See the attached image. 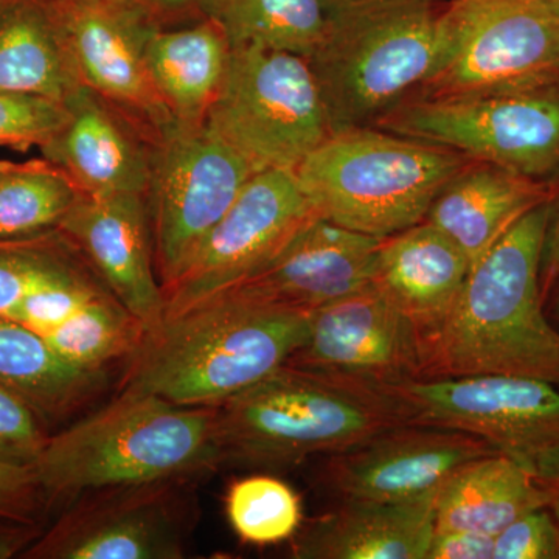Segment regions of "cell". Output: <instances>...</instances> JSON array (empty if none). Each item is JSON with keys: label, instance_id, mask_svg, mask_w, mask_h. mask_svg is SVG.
Here are the masks:
<instances>
[{"label": "cell", "instance_id": "d590c367", "mask_svg": "<svg viewBox=\"0 0 559 559\" xmlns=\"http://www.w3.org/2000/svg\"><path fill=\"white\" fill-rule=\"evenodd\" d=\"M495 536L466 530H436L426 559H492Z\"/></svg>", "mask_w": 559, "mask_h": 559}, {"label": "cell", "instance_id": "7bdbcfd3", "mask_svg": "<svg viewBox=\"0 0 559 559\" xmlns=\"http://www.w3.org/2000/svg\"><path fill=\"white\" fill-rule=\"evenodd\" d=\"M3 2H5V0H0V9H2Z\"/></svg>", "mask_w": 559, "mask_h": 559}, {"label": "cell", "instance_id": "d6986e66", "mask_svg": "<svg viewBox=\"0 0 559 559\" xmlns=\"http://www.w3.org/2000/svg\"><path fill=\"white\" fill-rule=\"evenodd\" d=\"M381 241L319 216L267 266L234 288L285 307L314 311L373 282Z\"/></svg>", "mask_w": 559, "mask_h": 559}, {"label": "cell", "instance_id": "44dd1931", "mask_svg": "<svg viewBox=\"0 0 559 559\" xmlns=\"http://www.w3.org/2000/svg\"><path fill=\"white\" fill-rule=\"evenodd\" d=\"M555 197L547 180L471 160L440 191L425 221L447 235L473 266L522 216Z\"/></svg>", "mask_w": 559, "mask_h": 559}, {"label": "cell", "instance_id": "ffe728a7", "mask_svg": "<svg viewBox=\"0 0 559 559\" xmlns=\"http://www.w3.org/2000/svg\"><path fill=\"white\" fill-rule=\"evenodd\" d=\"M436 498L412 502L341 500L336 509L301 524L296 559H426L436 533Z\"/></svg>", "mask_w": 559, "mask_h": 559}, {"label": "cell", "instance_id": "60d3db41", "mask_svg": "<svg viewBox=\"0 0 559 559\" xmlns=\"http://www.w3.org/2000/svg\"><path fill=\"white\" fill-rule=\"evenodd\" d=\"M555 310H557V314L559 318V289H558L557 301H555Z\"/></svg>", "mask_w": 559, "mask_h": 559}, {"label": "cell", "instance_id": "52a82bcc", "mask_svg": "<svg viewBox=\"0 0 559 559\" xmlns=\"http://www.w3.org/2000/svg\"><path fill=\"white\" fill-rule=\"evenodd\" d=\"M426 97H471L559 83L551 0H451L439 16Z\"/></svg>", "mask_w": 559, "mask_h": 559}, {"label": "cell", "instance_id": "603a6c76", "mask_svg": "<svg viewBox=\"0 0 559 559\" xmlns=\"http://www.w3.org/2000/svg\"><path fill=\"white\" fill-rule=\"evenodd\" d=\"M230 43L218 22L204 16L187 27H157L146 46L150 79L173 120L205 124L230 60Z\"/></svg>", "mask_w": 559, "mask_h": 559}, {"label": "cell", "instance_id": "30bf717a", "mask_svg": "<svg viewBox=\"0 0 559 559\" xmlns=\"http://www.w3.org/2000/svg\"><path fill=\"white\" fill-rule=\"evenodd\" d=\"M412 423L473 433L546 487L559 480V385L536 378L476 374L418 378L389 388Z\"/></svg>", "mask_w": 559, "mask_h": 559}, {"label": "cell", "instance_id": "836d02e7", "mask_svg": "<svg viewBox=\"0 0 559 559\" xmlns=\"http://www.w3.org/2000/svg\"><path fill=\"white\" fill-rule=\"evenodd\" d=\"M492 559H559V524L549 507L522 514L496 535Z\"/></svg>", "mask_w": 559, "mask_h": 559}, {"label": "cell", "instance_id": "ba28073f", "mask_svg": "<svg viewBox=\"0 0 559 559\" xmlns=\"http://www.w3.org/2000/svg\"><path fill=\"white\" fill-rule=\"evenodd\" d=\"M205 124L253 171H296L333 134L310 60L289 51L231 49Z\"/></svg>", "mask_w": 559, "mask_h": 559}, {"label": "cell", "instance_id": "74e56055", "mask_svg": "<svg viewBox=\"0 0 559 559\" xmlns=\"http://www.w3.org/2000/svg\"><path fill=\"white\" fill-rule=\"evenodd\" d=\"M40 536L36 524L0 521V559H10L24 554Z\"/></svg>", "mask_w": 559, "mask_h": 559}, {"label": "cell", "instance_id": "7a4b0ae2", "mask_svg": "<svg viewBox=\"0 0 559 559\" xmlns=\"http://www.w3.org/2000/svg\"><path fill=\"white\" fill-rule=\"evenodd\" d=\"M310 318L224 290L146 330L121 384L179 406H218L285 366L307 340Z\"/></svg>", "mask_w": 559, "mask_h": 559}, {"label": "cell", "instance_id": "4dcf8cb0", "mask_svg": "<svg viewBox=\"0 0 559 559\" xmlns=\"http://www.w3.org/2000/svg\"><path fill=\"white\" fill-rule=\"evenodd\" d=\"M79 250L60 229L0 240V318H13L25 296Z\"/></svg>", "mask_w": 559, "mask_h": 559}, {"label": "cell", "instance_id": "8fae6325", "mask_svg": "<svg viewBox=\"0 0 559 559\" xmlns=\"http://www.w3.org/2000/svg\"><path fill=\"white\" fill-rule=\"evenodd\" d=\"M255 175L207 124L175 121L153 143L145 197L162 286L178 274Z\"/></svg>", "mask_w": 559, "mask_h": 559}, {"label": "cell", "instance_id": "f35d334b", "mask_svg": "<svg viewBox=\"0 0 559 559\" xmlns=\"http://www.w3.org/2000/svg\"><path fill=\"white\" fill-rule=\"evenodd\" d=\"M134 2L142 7L160 27H164L165 21H171L173 17L183 16L193 11L204 13L205 9V0H134Z\"/></svg>", "mask_w": 559, "mask_h": 559}, {"label": "cell", "instance_id": "6da1fadb", "mask_svg": "<svg viewBox=\"0 0 559 559\" xmlns=\"http://www.w3.org/2000/svg\"><path fill=\"white\" fill-rule=\"evenodd\" d=\"M551 201L471 266L454 308L425 342L421 378L509 374L559 385V331L544 314L540 261Z\"/></svg>", "mask_w": 559, "mask_h": 559}, {"label": "cell", "instance_id": "ac0fdd59", "mask_svg": "<svg viewBox=\"0 0 559 559\" xmlns=\"http://www.w3.org/2000/svg\"><path fill=\"white\" fill-rule=\"evenodd\" d=\"M68 120L40 148L86 197L146 194L153 140L86 86L64 102Z\"/></svg>", "mask_w": 559, "mask_h": 559}, {"label": "cell", "instance_id": "d6a6232c", "mask_svg": "<svg viewBox=\"0 0 559 559\" xmlns=\"http://www.w3.org/2000/svg\"><path fill=\"white\" fill-rule=\"evenodd\" d=\"M43 421L27 401L0 384V460L35 469L49 440Z\"/></svg>", "mask_w": 559, "mask_h": 559}, {"label": "cell", "instance_id": "3957f363", "mask_svg": "<svg viewBox=\"0 0 559 559\" xmlns=\"http://www.w3.org/2000/svg\"><path fill=\"white\" fill-rule=\"evenodd\" d=\"M223 466L215 406H179L121 390L108 406L49 437L35 465L46 506L98 489L186 480Z\"/></svg>", "mask_w": 559, "mask_h": 559}, {"label": "cell", "instance_id": "e0dca14e", "mask_svg": "<svg viewBox=\"0 0 559 559\" xmlns=\"http://www.w3.org/2000/svg\"><path fill=\"white\" fill-rule=\"evenodd\" d=\"M60 229L83 252L112 296L146 330L164 319V286L157 274L145 194H81Z\"/></svg>", "mask_w": 559, "mask_h": 559}, {"label": "cell", "instance_id": "b9f144b4", "mask_svg": "<svg viewBox=\"0 0 559 559\" xmlns=\"http://www.w3.org/2000/svg\"><path fill=\"white\" fill-rule=\"evenodd\" d=\"M551 2H554V3H555V5H557V7H558V9H559V0H551Z\"/></svg>", "mask_w": 559, "mask_h": 559}, {"label": "cell", "instance_id": "cb8c5ba5", "mask_svg": "<svg viewBox=\"0 0 559 559\" xmlns=\"http://www.w3.org/2000/svg\"><path fill=\"white\" fill-rule=\"evenodd\" d=\"M551 491L516 462L489 454L466 463L436 498V530L496 536L528 511L549 507Z\"/></svg>", "mask_w": 559, "mask_h": 559}, {"label": "cell", "instance_id": "9c48e42d", "mask_svg": "<svg viewBox=\"0 0 559 559\" xmlns=\"http://www.w3.org/2000/svg\"><path fill=\"white\" fill-rule=\"evenodd\" d=\"M377 124L528 178L544 180L559 170V83L399 103Z\"/></svg>", "mask_w": 559, "mask_h": 559}, {"label": "cell", "instance_id": "1f68e13d", "mask_svg": "<svg viewBox=\"0 0 559 559\" xmlns=\"http://www.w3.org/2000/svg\"><path fill=\"white\" fill-rule=\"evenodd\" d=\"M66 103L40 95L0 92V146L27 153L43 148L68 120Z\"/></svg>", "mask_w": 559, "mask_h": 559}, {"label": "cell", "instance_id": "8992f818", "mask_svg": "<svg viewBox=\"0 0 559 559\" xmlns=\"http://www.w3.org/2000/svg\"><path fill=\"white\" fill-rule=\"evenodd\" d=\"M325 27L310 64L331 128L366 127L421 86L436 60V0H323Z\"/></svg>", "mask_w": 559, "mask_h": 559}, {"label": "cell", "instance_id": "8d00e7d4", "mask_svg": "<svg viewBox=\"0 0 559 559\" xmlns=\"http://www.w3.org/2000/svg\"><path fill=\"white\" fill-rule=\"evenodd\" d=\"M559 280V197L551 201L549 226L544 241L543 261H540V289L544 300Z\"/></svg>", "mask_w": 559, "mask_h": 559}, {"label": "cell", "instance_id": "f546056e", "mask_svg": "<svg viewBox=\"0 0 559 559\" xmlns=\"http://www.w3.org/2000/svg\"><path fill=\"white\" fill-rule=\"evenodd\" d=\"M226 513L238 538L252 546L293 539L304 524L300 496L285 481L264 474L230 485Z\"/></svg>", "mask_w": 559, "mask_h": 559}, {"label": "cell", "instance_id": "5bb4252c", "mask_svg": "<svg viewBox=\"0 0 559 559\" xmlns=\"http://www.w3.org/2000/svg\"><path fill=\"white\" fill-rule=\"evenodd\" d=\"M80 83L130 117L153 142L175 123L146 66L157 22L134 0H47Z\"/></svg>", "mask_w": 559, "mask_h": 559}, {"label": "cell", "instance_id": "d4e9b609", "mask_svg": "<svg viewBox=\"0 0 559 559\" xmlns=\"http://www.w3.org/2000/svg\"><path fill=\"white\" fill-rule=\"evenodd\" d=\"M80 86L47 0H5L0 9V92L64 103Z\"/></svg>", "mask_w": 559, "mask_h": 559}, {"label": "cell", "instance_id": "4fadbf2b", "mask_svg": "<svg viewBox=\"0 0 559 559\" xmlns=\"http://www.w3.org/2000/svg\"><path fill=\"white\" fill-rule=\"evenodd\" d=\"M183 485L165 480L86 492L22 558H183L197 522V506Z\"/></svg>", "mask_w": 559, "mask_h": 559}, {"label": "cell", "instance_id": "ab89813d", "mask_svg": "<svg viewBox=\"0 0 559 559\" xmlns=\"http://www.w3.org/2000/svg\"><path fill=\"white\" fill-rule=\"evenodd\" d=\"M550 491L551 499L549 509L551 510V513H554V516L557 518L559 524V480L550 488Z\"/></svg>", "mask_w": 559, "mask_h": 559}, {"label": "cell", "instance_id": "277c9868", "mask_svg": "<svg viewBox=\"0 0 559 559\" xmlns=\"http://www.w3.org/2000/svg\"><path fill=\"white\" fill-rule=\"evenodd\" d=\"M223 465L286 469L412 423L404 401L369 382L285 366L215 406Z\"/></svg>", "mask_w": 559, "mask_h": 559}, {"label": "cell", "instance_id": "7402d4cb", "mask_svg": "<svg viewBox=\"0 0 559 559\" xmlns=\"http://www.w3.org/2000/svg\"><path fill=\"white\" fill-rule=\"evenodd\" d=\"M469 270L465 253L423 221L382 238L373 283L399 305L426 342L450 316Z\"/></svg>", "mask_w": 559, "mask_h": 559}, {"label": "cell", "instance_id": "484cf974", "mask_svg": "<svg viewBox=\"0 0 559 559\" xmlns=\"http://www.w3.org/2000/svg\"><path fill=\"white\" fill-rule=\"evenodd\" d=\"M103 378L68 362L36 331L0 318V384L27 401L40 418L79 411L98 392Z\"/></svg>", "mask_w": 559, "mask_h": 559}, {"label": "cell", "instance_id": "83f0119b", "mask_svg": "<svg viewBox=\"0 0 559 559\" xmlns=\"http://www.w3.org/2000/svg\"><path fill=\"white\" fill-rule=\"evenodd\" d=\"M80 191L47 159L0 162V240L57 229Z\"/></svg>", "mask_w": 559, "mask_h": 559}, {"label": "cell", "instance_id": "7c38bea8", "mask_svg": "<svg viewBox=\"0 0 559 559\" xmlns=\"http://www.w3.org/2000/svg\"><path fill=\"white\" fill-rule=\"evenodd\" d=\"M316 218L319 213L301 190L296 173H257L178 274L164 285V319L252 277Z\"/></svg>", "mask_w": 559, "mask_h": 559}, {"label": "cell", "instance_id": "2e32d148", "mask_svg": "<svg viewBox=\"0 0 559 559\" xmlns=\"http://www.w3.org/2000/svg\"><path fill=\"white\" fill-rule=\"evenodd\" d=\"M489 454L499 452L473 433L407 423L330 454L320 479L340 500L412 502L437 496L455 471Z\"/></svg>", "mask_w": 559, "mask_h": 559}, {"label": "cell", "instance_id": "5b68a950", "mask_svg": "<svg viewBox=\"0 0 559 559\" xmlns=\"http://www.w3.org/2000/svg\"><path fill=\"white\" fill-rule=\"evenodd\" d=\"M469 162L433 143L353 127L334 131L294 173L319 216L388 238L423 223Z\"/></svg>", "mask_w": 559, "mask_h": 559}, {"label": "cell", "instance_id": "e575fe53", "mask_svg": "<svg viewBox=\"0 0 559 559\" xmlns=\"http://www.w3.org/2000/svg\"><path fill=\"white\" fill-rule=\"evenodd\" d=\"M43 507L35 469L0 460V520L36 524Z\"/></svg>", "mask_w": 559, "mask_h": 559}, {"label": "cell", "instance_id": "9a60e30c", "mask_svg": "<svg viewBox=\"0 0 559 559\" xmlns=\"http://www.w3.org/2000/svg\"><path fill=\"white\" fill-rule=\"evenodd\" d=\"M286 364L389 389L423 377L425 340L371 282L311 311L307 340Z\"/></svg>", "mask_w": 559, "mask_h": 559}, {"label": "cell", "instance_id": "f1b7e54d", "mask_svg": "<svg viewBox=\"0 0 559 559\" xmlns=\"http://www.w3.org/2000/svg\"><path fill=\"white\" fill-rule=\"evenodd\" d=\"M145 333V325L106 290L44 340L79 369L103 373L109 364L130 358Z\"/></svg>", "mask_w": 559, "mask_h": 559}, {"label": "cell", "instance_id": "4316f807", "mask_svg": "<svg viewBox=\"0 0 559 559\" xmlns=\"http://www.w3.org/2000/svg\"><path fill=\"white\" fill-rule=\"evenodd\" d=\"M204 14L218 22L231 49L259 47L308 60L325 27L323 0H205Z\"/></svg>", "mask_w": 559, "mask_h": 559}]
</instances>
